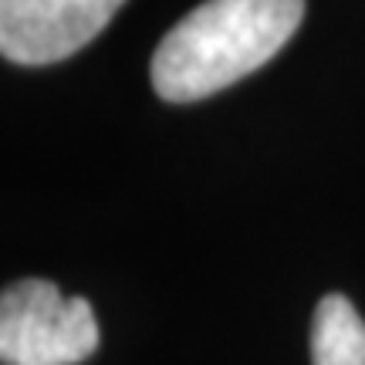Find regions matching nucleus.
I'll return each instance as SVG.
<instances>
[{
    "mask_svg": "<svg viewBox=\"0 0 365 365\" xmlns=\"http://www.w3.org/2000/svg\"><path fill=\"white\" fill-rule=\"evenodd\" d=\"M304 0H207L182 17L153 54L163 102H200L267 65L298 31Z\"/></svg>",
    "mask_w": 365,
    "mask_h": 365,
    "instance_id": "nucleus-1",
    "label": "nucleus"
},
{
    "mask_svg": "<svg viewBox=\"0 0 365 365\" xmlns=\"http://www.w3.org/2000/svg\"><path fill=\"white\" fill-rule=\"evenodd\" d=\"M98 349V318L85 298L54 281L27 277L0 298L4 365H78Z\"/></svg>",
    "mask_w": 365,
    "mask_h": 365,
    "instance_id": "nucleus-2",
    "label": "nucleus"
},
{
    "mask_svg": "<svg viewBox=\"0 0 365 365\" xmlns=\"http://www.w3.org/2000/svg\"><path fill=\"white\" fill-rule=\"evenodd\" d=\"M125 0H0V51L14 65H54L81 51Z\"/></svg>",
    "mask_w": 365,
    "mask_h": 365,
    "instance_id": "nucleus-3",
    "label": "nucleus"
},
{
    "mask_svg": "<svg viewBox=\"0 0 365 365\" xmlns=\"http://www.w3.org/2000/svg\"><path fill=\"white\" fill-rule=\"evenodd\" d=\"M314 365H365V322L345 294H325L312 318Z\"/></svg>",
    "mask_w": 365,
    "mask_h": 365,
    "instance_id": "nucleus-4",
    "label": "nucleus"
}]
</instances>
